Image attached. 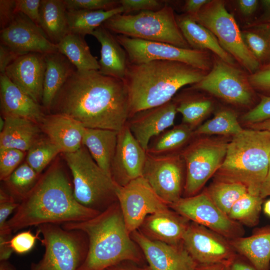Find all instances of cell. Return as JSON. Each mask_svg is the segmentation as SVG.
Listing matches in <instances>:
<instances>
[{
    "label": "cell",
    "mask_w": 270,
    "mask_h": 270,
    "mask_svg": "<svg viewBox=\"0 0 270 270\" xmlns=\"http://www.w3.org/2000/svg\"><path fill=\"white\" fill-rule=\"evenodd\" d=\"M16 14V0H0V30L10 24Z\"/></svg>",
    "instance_id": "49"
},
{
    "label": "cell",
    "mask_w": 270,
    "mask_h": 270,
    "mask_svg": "<svg viewBox=\"0 0 270 270\" xmlns=\"http://www.w3.org/2000/svg\"><path fill=\"white\" fill-rule=\"evenodd\" d=\"M190 221L168 208L148 216L140 228L149 238L174 246L182 244Z\"/></svg>",
    "instance_id": "22"
},
{
    "label": "cell",
    "mask_w": 270,
    "mask_h": 270,
    "mask_svg": "<svg viewBox=\"0 0 270 270\" xmlns=\"http://www.w3.org/2000/svg\"><path fill=\"white\" fill-rule=\"evenodd\" d=\"M237 3L238 8L242 14L250 16L256 10L260 2L257 0H238Z\"/></svg>",
    "instance_id": "54"
},
{
    "label": "cell",
    "mask_w": 270,
    "mask_h": 270,
    "mask_svg": "<svg viewBox=\"0 0 270 270\" xmlns=\"http://www.w3.org/2000/svg\"><path fill=\"white\" fill-rule=\"evenodd\" d=\"M228 143L208 138L196 140L182 153L186 168L183 194H198L218 170L225 158Z\"/></svg>",
    "instance_id": "10"
},
{
    "label": "cell",
    "mask_w": 270,
    "mask_h": 270,
    "mask_svg": "<svg viewBox=\"0 0 270 270\" xmlns=\"http://www.w3.org/2000/svg\"><path fill=\"white\" fill-rule=\"evenodd\" d=\"M60 152V150L48 138H40L28 151L26 162L40 174Z\"/></svg>",
    "instance_id": "41"
},
{
    "label": "cell",
    "mask_w": 270,
    "mask_h": 270,
    "mask_svg": "<svg viewBox=\"0 0 270 270\" xmlns=\"http://www.w3.org/2000/svg\"><path fill=\"white\" fill-rule=\"evenodd\" d=\"M100 212L79 204L66 172L61 166H54L40 177L6 224L16 232L45 224L84 221Z\"/></svg>",
    "instance_id": "2"
},
{
    "label": "cell",
    "mask_w": 270,
    "mask_h": 270,
    "mask_svg": "<svg viewBox=\"0 0 270 270\" xmlns=\"http://www.w3.org/2000/svg\"><path fill=\"white\" fill-rule=\"evenodd\" d=\"M45 70V54L28 52L18 56L6 68L4 74L22 91L40 104Z\"/></svg>",
    "instance_id": "20"
},
{
    "label": "cell",
    "mask_w": 270,
    "mask_h": 270,
    "mask_svg": "<svg viewBox=\"0 0 270 270\" xmlns=\"http://www.w3.org/2000/svg\"><path fill=\"white\" fill-rule=\"evenodd\" d=\"M243 130L238 120L236 114L229 110L218 112L211 120L198 126L196 134L233 136Z\"/></svg>",
    "instance_id": "39"
},
{
    "label": "cell",
    "mask_w": 270,
    "mask_h": 270,
    "mask_svg": "<svg viewBox=\"0 0 270 270\" xmlns=\"http://www.w3.org/2000/svg\"><path fill=\"white\" fill-rule=\"evenodd\" d=\"M260 196L262 199L270 196V158L268 174L262 186Z\"/></svg>",
    "instance_id": "58"
},
{
    "label": "cell",
    "mask_w": 270,
    "mask_h": 270,
    "mask_svg": "<svg viewBox=\"0 0 270 270\" xmlns=\"http://www.w3.org/2000/svg\"><path fill=\"white\" fill-rule=\"evenodd\" d=\"M192 134V130L186 124L174 126L156 136L149 144L147 152L156 155L172 154L186 144Z\"/></svg>",
    "instance_id": "35"
},
{
    "label": "cell",
    "mask_w": 270,
    "mask_h": 270,
    "mask_svg": "<svg viewBox=\"0 0 270 270\" xmlns=\"http://www.w3.org/2000/svg\"><path fill=\"white\" fill-rule=\"evenodd\" d=\"M118 135V131L110 130L84 128V130L82 145L98 166L110 176Z\"/></svg>",
    "instance_id": "30"
},
{
    "label": "cell",
    "mask_w": 270,
    "mask_h": 270,
    "mask_svg": "<svg viewBox=\"0 0 270 270\" xmlns=\"http://www.w3.org/2000/svg\"><path fill=\"white\" fill-rule=\"evenodd\" d=\"M41 0H16V12H21L40 26Z\"/></svg>",
    "instance_id": "47"
},
{
    "label": "cell",
    "mask_w": 270,
    "mask_h": 270,
    "mask_svg": "<svg viewBox=\"0 0 270 270\" xmlns=\"http://www.w3.org/2000/svg\"><path fill=\"white\" fill-rule=\"evenodd\" d=\"M18 205L12 198L0 201V228L6 225L8 217Z\"/></svg>",
    "instance_id": "52"
},
{
    "label": "cell",
    "mask_w": 270,
    "mask_h": 270,
    "mask_svg": "<svg viewBox=\"0 0 270 270\" xmlns=\"http://www.w3.org/2000/svg\"><path fill=\"white\" fill-rule=\"evenodd\" d=\"M52 114L68 116L84 128L120 131L130 118L128 92L123 80L98 70H75L55 98Z\"/></svg>",
    "instance_id": "1"
},
{
    "label": "cell",
    "mask_w": 270,
    "mask_h": 270,
    "mask_svg": "<svg viewBox=\"0 0 270 270\" xmlns=\"http://www.w3.org/2000/svg\"><path fill=\"white\" fill-rule=\"evenodd\" d=\"M42 106L50 110L53 102L75 67L58 52L45 54Z\"/></svg>",
    "instance_id": "28"
},
{
    "label": "cell",
    "mask_w": 270,
    "mask_h": 270,
    "mask_svg": "<svg viewBox=\"0 0 270 270\" xmlns=\"http://www.w3.org/2000/svg\"><path fill=\"white\" fill-rule=\"evenodd\" d=\"M102 26L118 34L192 48L178 26L173 8L166 4L157 10L116 14Z\"/></svg>",
    "instance_id": "6"
},
{
    "label": "cell",
    "mask_w": 270,
    "mask_h": 270,
    "mask_svg": "<svg viewBox=\"0 0 270 270\" xmlns=\"http://www.w3.org/2000/svg\"><path fill=\"white\" fill-rule=\"evenodd\" d=\"M192 17L210 31L222 47L250 74L260 68L262 65L246 46L242 32L224 1L210 0Z\"/></svg>",
    "instance_id": "9"
},
{
    "label": "cell",
    "mask_w": 270,
    "mask_h": 270,
    "mask_svg": "<svg viewBox=\"0 0 270 270\" xmlns=\"http://www.w3.org/2000/svg\"><path fill=\"white\" fill-rule=\"evenodd\" d=\"M263 200L260 196L248 192L234 204L228 216L242 225L254 226L260 221Z\"/></svg>",
    "instance_id": "38"
},
{
    "label": "cell",
    "mask_w": 270,
    "mask_h": 270,
    "mask_svg": "<svg viewBox=\"0 0 270 270\" xmlns=\"http://www.w3.org/2000/svg\"><path fill=\"white\" fill-rule=\"evenodd\" d=\"M61 226L87 236L88 252L78 270H106L124 262H142V251L126 228L118 201L94 218Z\"/></svg>",
    "instance_id": "3"
},
{
    "label": "cell",
    "mask_w": 270,
    "mask_h": 270,
    "mask_svg": "<svg viewBox=\"0 0 270 270\" xmlns=\"http://www.w3.org/2000/svg\"><path fill=\"white\" fill-rule=\"evenodd\" d=\"M12 232L8 226L0 230V261L8 260L13 252L10 245Z\"/></svg>",
    "instance_id": "50"
},
{
    "label": "cell",
    "mask_w": 270,
    "mask_h": 270,
    "mask_svg": "<svg viewBox=\"0 0 270 270\" xmlns=\"http://www.w3.org/2000/svg\"><path fill=\"white\" fill-rule=\"evenodd\" d=\"M0 102L4 117L24 118L40 124L46 115L43 106L18 88L4 74H0Z\"/></svg>",
    "instance_id": "24"
},
{
    "label": "cell",
    "mask_w": 270,
    "mask_h": 270,
    "mask_svg": "<svg viewBox=\"0 0 270 270\" xmlns=\"http://www.w3.org/2000/svg\"><path fill=\"white\" fill-rule=\"evenodd\" d=\"M250 126L252 129L270 132V118L258 123L251 124Z\"/></svg>",
    "instance_id": "60"
},
{
    "label": "cell",
    "mask_w": 270,
    "mask_h": 270,
    "mask_svg": "<svg viewBox=\"0 0 270 270\" xmlns=\"http://www.w3.org/2000/svg\"><path fill=\"white\" fill-rule=\"evenodd\" d=\"M184 161L181 154L156 155L147 152L142 176L168 206L183 194Z\"/></svg>",
    "instance_id": "15"
},
{
    "label": "cell",
    "mask_w": 270,
    "mask_h": 270,
    "mask_svg": "<svg viewBox=\"0 0 270 270\" xmlns=\"http://www.w3.org/2000/svg\"><path fill=\"white\" fill-rule=\"evenodd\" d=\"M116 36L126 52L130 64L162 60L182 62L204 72L212 67V60L206 50L182 48L167 43L145 40L121 34Z\"/></svg>",
    "instance_id": "11"
},
{
    "label": "cell",
    "mask_w": 270,
    "mask_h": 270,
    "mask_svg": "<svg viewBox=\"0 0 270 270\" xmlns=\"http://www.w3.org/2000/svg\"><path fill=\"white\" fill-rule=\"evenodd\" d=\"M205 74L203 70L176 61L129 62L124 81L128 92L130 118L170 102L180 88L198 82Z\"/></svg>",
    "instance_id": "4"
},
{
    "label": "cell",
    "mask_w": 270,
    "mask_h": 270,
    "mask_svg": "<svg viewBox=\"0 0 270 270\" xmlns=\"http://www.w3.org/2000/svg\"><path fill=\"white\" fill-rule=\"evenodd\" d=\"M270 118V96L262 95L260 102L242 118L251 124L258 123Z\"/></svg>",
    "instance_id": "45"
},
{
    "label": "cell",
    "mask_w": 270,
    "mask_h": 270,
    "mask_svg": "<svg viewBox=\"0 0 270 270\" xmlns=\"http://www.w3.org/2000/svg\"><path fill=\"white\" fill-rule=\"evenodd\" d=\"M192 88L201 90L230 104L247 106L254 98V88L243 72L220 59L215 60L210 71Z\"/></svg>",
    "instance_id": "12"
},
{
    "label": "cell",
    "mask_w": 270,
    "mask_h": 270,
    "mask_svg": "<svg viewBox=\"0 0 270 270\" xmlns=\"http://www.w3.org/2000/svg\"><path fill=\"white\" fill-rule=\"evenodd\" d=\"M228 270H256L254 266L247 260L236 258Z\"/></svg>",
    "instance_id": "57"
},
{
    "label": "cell",
    "mask_w": 270,
    "mask_h": 270,
    "mask_svg": "<svg viewBox=\"0 0 270 270\" xmlns=\"http://www.w3.org/2000/svg\"><path fill=\"white\" fill-rule=\"evenodd\" d=\"M177 112L176 104L172 100L162 105L136 112L128 118L126 124L147 152L152 138L174 126Z\"/></svg>",
    "instance_id": "21"
},
{
    "label": "cell",
    "mask_w": 270,
    "mask_h": 270,
    "mask_svg": "<svg viewBox=\"0 0 270 270\" xmlns=\"http://www.w3.org/2000/svg\"><path fill=\"white\" fill-rule=\"evenodd\" d=\"M106 270H150L147 266H141L140 264L132 262H124L112 266Z\"/></svg>",
    "instance_id": "55"
},
{
    "label": "cell",
    "mask_w": 270,
    "mask_h": 270,
    "mask_svg": "<svg viewBox=\"0 0 270 270\" xmlns=\"http://www.w3.org/2000/svg\"><path fill=\"white\" fill-rule=\"evenodd\" d=\"M92 36L100 44L99 72L124 80L129 62L126 52L116 36L102 26L96 28Z\"/></svg>",
    "instance_id": "25"
},
{
    "label": "cell",
    "mask_w": 270,
    "mask_h": 270,
    "mask_svg": "<svg viewBox=\"0 0 270 270\" xmlns=\"http://www.w3.org/2000/svg\"><path fill=\"white\" fill-rule=\"evenodd\" d=\"M38 230L36 234L30 230L19 232L13 236L10 241V245L13 252L20 254L30 252L34 246L36 240H40Z\"/></svg>",
    "instance_id": "44"
},
{
    "label": "cell",
    "mask_w": 270,
    "mask_h": 270,
    "mask_svg": "<svg viewBox=\"0 0 270 270\" xmlns=\"http://www.w3.org/2000/svg\"><path fill=\"white\" fill-rule=\"evenodd\" d=\"M56 45L58 51L64 55L77 70H100L98 61L91 53L84 36L70 33Z\"/></svg>",
    "instance_id": "32"
},
{
    "label": "cell",
    "mask_w": 270,
    "mask_h": 270,
    "mask_svg": "<svg viewBox=\"0 0 270 270\" xmlns=\"http://www.w3.org/2000/svg\"><path fill=\"white\" fill-rule=\"evenodd\" d=\"M182 245L197 264H221L229 268L237 256L228 239L192 222L184 234Z\"/></svg>",
    "instance_id": "16"
},
{
    "label": "cell",
    "mask_w": 270,
    "mask_h": 270,
    "mask_svg": "<svg viewBox=\"0 0 270 270\" xmlns=\"http://www.w3.org/2000/svg\"><path fill=\"white\" fill-rule=\"evenodd\" d=\"M124 13L120 6L110 10H67L66 16L70 32L82 36L92 35L94 30L112 16Z\"/></svg>",
    "instance_id": "33"
},
{
    "label": "cell",
    "mask_w": 270,
    "mask_h": 270,
    "mask_svg": "<svg viewBox=\"0 0 270 270\" xmlns=\"http://www.w3.org/2000/svg\"><path fill=\"white\" fill-rule=\"evenodd\" d=\"M66 12L64 0H41L40 27L55 44L70 33Z\"/></svg>",
    "instance_id": "31"
},
{
    "label": "cell",
    "mask_w": 270,
    "mask_h": 270,
    "mask_svg": "<svg viewBox=\"0 0 270 270\" xmlns=\"http://www.w3.org/2000/svg\"><path fill=\"white\" fill-rule=\"evenodd\" d=\"M177 112L182 116L183 124L192 130L211 111L212 104L211 101L193 97L187 98L178 102Z\"/></svg>",
    "instance_id": "40"
},
{
    "label": "cell",
    "mask_w": 270,
    "mask_h": 270,
    "mask_svg": "<svg viewBox=\"0 0 270 270\" xmlns=\"http://www.w3.org/2000/svg\"><path fill=\"white\" fill-rule=\"evenodd\" d=\"M24 156V152L12 148H0V179L6 180L18 167Z\"/></svg>",
    "instance_id": "42"
},
{
    "label": "cell",
    "mask_w": 270,
    "mask_h": 270,
    "mask_svg": "<svg viewBox=\"0 0 270 270\" xmlns=\"http://www.w3.org/2000/svg\"><path fill=\"white\" fill-rule=\"evenodd\" d=\"M210 0H186L183 6L184 14L191 16H196Z\"/></svg>",
    "instance_id": "53"
},
{
    "label": "cell",
    "mask_w": 270,
    "mask_h": 270,
    "mask_svg": "<svg viewBox=\"0 0 270 270\" xmlns=\"http://www.w3.org/2000/svg\"><path fill=\"white\" fill-rule=\"evenodd\" d=\"M205 192L212 202L228 215L234 204L248 191L241 184L216 180Z\"/></svg>",
    "instance_id": "37"
},
{
    "label": "cell",
    "mask_w": 270,
    "mask_h": 270,
    "mask_svg": "<svg viewBox=\"0 0 270 270\" xmlns=\"http://www.w3.org/2000/svg\"><path fill=\"white\" fill-rule=\"evenodd\" d=\"M37 227L42 236L40 241L44 252L38 262L31 264L30 270H78L88 252L85 233L66 230L58 224H45Z\"/></svg>",
    "instance_id": "8"
},
{
    "label": "cell",
    "mask_w": 270,
    "mask_h": 270,
    "mask_svg": "<svg viewBox=\"0 0 270 270\" xmlns=\"http://www.w3.org/2000/svg\"><path fill=\"white\" fill-rule=\"evenodd\" d=\"M270 158V132L243 130L228 143L216 180L244 185L249 193L260 196Z\"/></svg>",
    "instance_id": "5"
},
{
    "label": "cell",
    "mask_w": 270,
    "mask_h": 270,
    "mask_svg": "<svg viewBox=\"0 0 270 270\" xmlns=\"http://www.w3.org/2000/svg\"><path fill=\"white\" fill-rule=\"evenodd\" d=\"M178 26L187 42L192 49L212 51L219 58L230 64L234 59L220 46L212 33L186 14L176 15Z\"/></svg>",
    "instance_id": "27"
},
{
    "label": "cell",
    "mask_w": 270,
    "mask_h": 270,
    "mask_svg": "<svg viewBox=\"0 0 270 270\" xmlns=\"http://www.w3.org/2000/svg\"><path fill=\"white\" fill-rule=\"evenodd\" d=\"M228 240L256 270H270V225L255 229L249 236Z\"/></svg>",
    "instance_id": "26"
},
{
    "label": "cell",
    "mask_w": 270,
    "mask_h": 270,
    "mask_svg": "<svg viewBox=\"0 0 270 270\" xmlns=\"http://www.w3.org/2000/svg\"><path fill=\"white\" fill-rule=\"evenodd\" d=\"M0 270H16V268L12 264L6 260L0 261Z\"/></svg>",
    "instance_id": "61"
},
{
    "label": "cell",
    "mask_w": 270,
    "mask_h": 270,
    "mask_svg": "<svg viewBox=\"0 0 270 270\" xmlns=\"http://www.w3.org/2000/svg\"><path fill=\"white\" fill-rule=\"evenodd\" d=\"M63 154L72 174L74 194L79 204L102 212L117 202L116 184L85 146Z\"/></svg>",
    "instance_id": "7"
},
{
    "label": "cell",
    "mask_w": 270,
    "mask_h": 270,
    "mask_svg": "<svg viewBox=\"0 0 270 270\" xmlns=\"http://www.w3.org/2000/svg\"><path fill=\"white\" fill-rule=\"evenodd\" d=\"M261 4L263 12L254 22V24H270V0H262Z\"/></svg>",
    "instance_id": "56"
},
{
    "label": "cell",
    "mask_w": 270,
    "mask_h": 270,
    "mask_svg": "<svg viewBox=\"0 0 270 270\" xmlns=\"http://www.w3.org/2000/svg\"><path fill=\"white\" fill-rule=\"evenodd\" d=\"M242 34L246 46L262 66L270 64V24H252Z\"/></svg>",
    "instance_id": "34"
},
{
    "label": "cell",
    "mask_w": 270,
    "mask_h": 270,
    "mask_svg": "<svg viewBox=\"0 0 270 270\" xmlns=\"http://www.w3.org/2000/svg\"><path fill=\"white\" fill-rule=\"evenodd\" d=\"M263 210L264 214L270 218V200L264 202Z\"/></svg>",
    "instance_id": "62"
},
{
    "label": "cell",
    "mask_w": 270,
    "mask_h": 270,
    "mask_svg": "<svg viewBox=\"0 0 270 270\" xmlns=\"http://www.w3.org/2000/svg\"><path fill=\"white\" fill-rule=\"evenodd\" d=\"M168 206L190 222L203 226L228 240L243 236L244 234L242 225L222 211L205 191L182 198Z\"/></svg>",
    "instance_id": "14"
},
{
    "label": "cell",
    "mask_w": 270,
    "mask_h": 270,
    "mask_svg": "<svg viewBox=\"0 0 270 270\" xmlns=\"http://www.w3.org/2000/svg\"><path fill=\"white\" fill-rule=\"evenodd\" d=\"M248 78L254 89L270 94V64L262 66Z\"/></svg>",
    "instance_id": "48"
},
{
    "label": "cell",
    "mask_w": 270,
    "mask_h": 270,
    "mask_svg": "<svg viewBox=\"0 0 270 270\" xmlns=\"http://www.w3.org/2000/svg\"><path fill=\"white\" fill-rule=\"evenodd\" d=\"M131 236L150 270H196L197 264L182 244L174 246L151 240L138 230Z\"/></svg>",
    "instance_id": "18"
},
{
    "label": "cell",
    "mask_w": 270,
    "mask_h": 270,
    "mask_svg": "<svg viewBox=\"0 0 270 270\" xmlns=\"http://www.w3.org/2000/svg\"><path fill=\"white\" fill-rule=\"evenodd\" d=\"M116 194L126 228L130 234L138 230L148 216L169 208L143 176L124 186L116 184Z\"/></svg>",
    "instance_id": "13"
},
{
    "label": "cell",
    "mask_w": 270,
    "mask_h": 270,
    "mask_svg": "<svg viewBox=\"0 0 270 270\" xmlns=\"http://www.w3.org/2000/svg\"><path fill=\"white\" fill-rule=\"evenodd\" d=\"M38 174L26 162L19 166L4 182L13 199L20 204L34 188Z\"/></svg>",
    "instance_id": "36"
},
{
    "label": "cell",
    "mask_w": 270,
    "mask_h": 270,
    "mask_svg": "<svg viewBox=\"0 0 270 270\" xmlns=\"http://www.w3.org/2000/svg\"><path fill=\"white\" fill-rule=\"evenodd\" d=\"M4 120V127L0 134V148L28 151L40 138L42 130L38 124L16 116H5Z\"/></svg>",
    "instance_id": "29"
},
{
    "label": "cell",
    "mask_w": 270,
    "mask_h": 270,
    "mask_svg": "<svg viewBox=\"0 0 270 270\" xmlns=\"http://www.w3.org/2000/svg\"><path fill=\"white\" fill-rule=\"evenodd\" d=\"M41 130L63 154L72 153L82 146L84 127L74 118L60 114L45 115Z\"/></svg>",
    "instance_id": "23"
},
{
    "label": "cell",
    "mask_w": 270,
    "mask_h": 270,
    "mask_svg": "<svg viewBox=\"0 0 270 270\" xmlns=\"http://www.w3.org/2000/svg\"><path fill=\"white\" fill-rule=\"evenodd\" d=\"M229 268L221 264H198L196 270H228Z\"/></svg>",
    "instance_id": "59"
},
{
    "label": "cell",
    "mask_w": 270,
    "mask_h": 270,
    "mask_svg": "<svg viewBox=\"0 0 270 270\" xmlns=\"http://www.w3.org/2000/svg\"><path fill=\"white\" fill-rule=\"evenodd\" d=\"M0 43L22 54H44L58 52L41 28L21 12H17L10 24L0 30Z\"/></svg>",
    "instance_id": "19"
},
{
    "label": "cell",
    "mask_w": 270,
    "mask_h": 270,
    "mask_svg": "<svg viewBox=\"0 0 270 270\" xmlns=\"http://www.w3.org/2000/svg\"><path fill=\"white\" fill-rule=\"evenodd\" d=\"M2 43L0 44V72L4 73L6 68L18 56L23 54Z\"/></svg>",
    "instance_id": "51"
},
{
    "label": "cell",
    "mask_w": 270,
    "mask_h": 270,
    "mask_svg": "<svg viewBox=\"0 0 270 270\" xmlns=\"http://www.w3.org/2000/svg\"><path fill=\"white\" fill-rule=\"evenodd\" d=\"M147 152L134 137L127 124L118 132L110 174L114 182L124 186L143 176Z\"/></svg>",
    "instance_id": "17"
},
{
    "label": "cell",
    "mask_w": 270,
    "mask_h": 270,
    "mask_svg": "<svg viewBox=\"0 0 270 270\" xmlns=\"http://www.w3.org/2000/svg\"><path fill=\"white\" fill-rule=\"evenodd\" d=\"M119 4L124 13L130 14L134 11L157 10L166 3L158 0H119Z\"/></svg>",
    "instance_id": "46"
},
{
    "label": "cell",
    "mask_w": 270,
    "mask_h": 270,
    "mask_svg": "<svg viewBox=\"0 0 270 270\" xmlns=\"http://www.w3.org/2000/svg\"><path fill=\"white\" fill-rule=\"evenodd\" d=\"M67 10H110L120 6L116 0H64Z\"/></svg>",
    "instance_id": "43"
}]
</instances>
